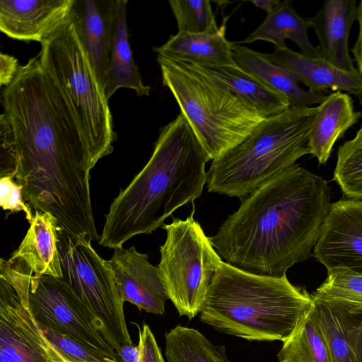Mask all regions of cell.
Returning a JSON list of instances; mask_svg holds the SVG:
<instances>
[{"instance_id": "27", "label": "cell", "mask_w": 362, "mask_h": 362, "mask_svg": "<svg viewBox=\"0 0 362 362\" xmlns=\"http://www.w3.org/2000/svg\"><path fill=\"white\" fill-rule=\"evenodd\" d=\"M279 362H332L313 308L296 332L283 345Z\"/></svg>"}, {"instance_id": "26", "label": "cell", "mask_w": 362, "mask_h": 362, "mask_svg": "<svg viewBox=\"0 0 362 362\" xmlns=\"http://www.w3.org/2000/svg\"><path fill=\"white\" fill-rule=\"evenodd\" d=\"M165 337L168 362H230L224 346L214 344L194 328L179 325Z\"/></svg>"}, {"instance_id": "25", "label": "cell", "mask_w": 362, "mask_h": 362, "mask_svg": "<svg viewBox=\"0 0 362 362\" xmlns=\"http://www.w3.org/2000/svg\"><path fill=\"white\" fill-rule=\"evenodd\" d=\"M127 0H120L119 12L104 90L109 98L120 88L134 90L138 96L149 95L151 88L144 83L133 59L127 26Z\"/></svg>"}, {"instance_id": "33", "label": "cell", "mask_w": 362, "mask_h": 362, "mask_svg": "<svg viewBox=\"0 0 362 362\" xmlns=\"http://www.w3.org/2000/svg\"><path fill=\"white\" fill-rule=\"evenodd\" d=\"M139 344L141 362H165L154 334L149 326L144 324L141 329L139 325Z\"/></svg>"}, {"instance_id": "11", "label": "cell", "mask_w": 362, "mask_h": 362, "mask_svg": "<svg viewBox=\"0 0 362 362\" xmlns=\"http://www.w3.org/2000/svg\"><path fill=\"white\" fill-rule=\"evenodd\" d=\"M0 362H67L43 334L25 292L0 274Z\"/></svg>"}, {"instance_id": "12", "label": "cell", "mask_w": 362, "mask_h": 362, "mask_svg": "<svg viewBox=\"0 0 362 362\" xmlns=\"http://www.w3.org/2000/svg\"><path fill=\"white\" fill-rule=\"evenodd\" d=\"M313 256L327 272L341 269L362 274V200L331 203Z\"/></svg>"}, {"instance_id": "19", "label": "cell", "mask_w": 362, "mask_h": 362, "mask_svg": "<svg viewBox=\"0 0 362 362\" xmlns=\"http://www.w3.org/2000/svg\"><path fill=\"white\" fill-rule=\"evenodd\" d=\"M231 52L237 66L284 96L289 108L312 107L320 104L326 97L325 93L302 89L293 73L272 62L263 53L238 43H233Z\"/></svg>"}, {"instance_id": "10", "label": "cell", "mask_w": 362, "mask_h": 362, "mask_svg": "<svg viewBox=\"0 0 362 362\" xmlns=\"http://www.w3.org/2000/svg\"><path fill=\"white\" fill-rule=\"evenodd\" d=\"M0 274L11 278L20 285L40 325L122 362L98 329L82 301L63 278L35 276L28 267L11 258L1 259Z\"/></svg>"}, {"instance_id": "34", "label": "cell", "mask_w": 362, "mask_h": 362, "mask_svg": "<svg viewBox=\"0 0 362 362\" xmlns=\"http://www.w3.org/2000/svg\"><path fill=\"white\" fill-rule=\"evenodd\" d=\"M0 81L1 86H8L14 78L19 68L16 58L6 54L0 56Z\"/></svg>"}, {"instance_id": "8", "label": "cell", "mask_w": 362, "mask_h": 362, "mask_svg": "<svg viewBox=\"0 0 362 362\" xmlns=\"http://www.w3.org/2000/svg\"><path fill=\"white\" fill-rule=\"evenodd\" d=\"M83 234L59 228V251L62 278L82 301L105 340L118 354L132 345L121 298L107 260L103 259Z\"/></svg>"}, {"instance_id": "38", "label": "cell", "mask_w": 362, "mask_h": 362, "mask_svg": "<svg viewBox=\"0 0 362 362\" xmlns=\"http://www.w3.org/2000/svg\"><path fill=\"white\" fill-rule=\"evenodd\" d=\"M361 125H362V124H361Z\"/></svg>"}, {"instance_id": "5", "label": "cell", "mask_w": 362, "mask_h": 362, "mask_svg": "<svg viewBox=\"0 0 362 362\" xmlns=\"http://www.w3.org/2000/svg\"><path fill=\"white\" fill-rule=\"evenodd\" d=\"M318 107L288 108L267 118L239 144L212 160L209 192L243 199L310 154L308 141Z\"/></svg>"}, {"instance_id": "32", "label": "cell", "mask_w": 362, "mask_h": 362, "mask_svg": "<svg viewBox=\"0 0 362 362\" xmlns=\"http://www.w3.org/2000/svg\"><path fill=\"white\" fill-rule=\"evenodd\" d=\"M0 205L4 210L13 213L23 212L29 223L33 221V214L29 205L25 203L23 187L10 175L0 177Z\"/></svg>"}, {"instance_id": "18", "label": "cell", "mask_w": 362, "mask_h": 362, "mask_svg": "<svg viewBox=\"0 0 362 362\" xmlns=\"http://www.w3.org/2000/svg\"><path fill=\"white\" fill-rule=\"evenodd\" d=\"M355 0H327L313 17L309 18L320 45V57L336 67L357 73L349 49V36L356 21Z\"/></svg>"}, {"instance_id": "37", "label": "cell", "mask_w": 362, "mask_h": 362, "mask_svg": "<svg viewBox=\"0 0 362 362\" xmlns=\"http://www.w3.org/2000/svg\"><path fill=\"white\" fill-rule=\"evenodd\" d=\"M250 2L256 7L266 11L267 14L275 11L281 4V1L279 0H252Z\"/></svg>"}, {"instance_id": "21", "label": "cell", "mask_w": 362, "mask_h": 362, "mask_svg": "<svg viewBox=\"0 0 362 362\" xmlns=\"http://www.w3.org/2000/svg\"><path fill=\"white\" fill-rule=\"evenodd\" d=\"M308 141L310 154L320 164L329 158L334 145L362 116L354 110L351 97L346 93L332 92L317 106Z\"/></svg>"}, {"instance_id": "9", "label": "cell", "mask_w": 362, "mask_h": 362, "mask_svg": "<svg viewBox=\"0 0 362 362\" xmlns=\"http://www.w3.org/2000/svg\"><path fill=\"white\" fill-rule=\"evenodd\" d=\"M175 218L162 228L166 239L160 247L158 264L169 300L180 316L192 319L199 314L209 285L222 259L209 237L194 218Z\"/></svg>"}, {"instance_id": "22", "label": "cell", "mask_w": 362, "mask_h": 362, "mask_svg": "<svg viewBox=\"0 0 362 362\" xmlns=\"http://www.w3.org/2000/svg\"><path fill=\"white\" fill-rule=\"evenodd\" d=\"M190 64L209 79L254 105L267 117L289 108L284 96L236 65Z\"/></svg>"}, {"instance_id": "14", "label": "cell", "mask_w": 362, "mask_h": 362, "mask_svg": "<svg viewBox=\"0 0 362 362\" xmlns=\"http://www.w3.org/2000/svg\"><path fill=\"white\" fill-rule=\"evenodd\" d=\"M120 0H74L69 19L104 88Z\"/></svg>"}, {"instance_id": "15", "label": "cell", "mask_w": 362, "mask_h": 362, "mask_svg": "<svg viewBox=\"0 0 362 362\" xmlns=\"http://www.w3.org/2000/svg\"><path fill=\"white\" fill-rule=\"evenodd\" d=\"M74 0H1L0 30L21 41L43 42L69 19Z\"/></svg>"}, {"instance_id": "3", "label": "cell", "mask_w": 362, "mask_h": 362, "mask_svg": "<svg viewBox=\"0 0 362 362\" xmlns=\"http://www.w3.org/2000/svg\"><path fill=\"white\" fill-rule=\"evenodd\" d=\"M209 160L187 119L179 114L160 129L150 159L112 201L99 245L122 247L134 236L163 226L176 209L201 196Z\"/></svg>"}, {"instance_id": "17", "label": "cell", "mask_w": 362, "mask_h": 362, "mask_svg": "<svg viewBox=\"0 0 362 362\" xmlns=\"http://www.w3.org/2000/svg\"><path fill=\"white\" fill-rule=\"evenodd\" d=\"M263 54L272 62L293 73L308 90L315 93L329 90L345 91L356 96L362 104V76L358 72L341 70L322 57H309L288 47H274L272 53Z\"/></svg>"}, {"instance_id": "13", "label": "cell", "mask_w": 362, "mask_h": 362, "mask_svg": "<svg viewBox=\"0 0 362 362\" xmlns=\"http://www.w3.org/2000/svg\"><path fill=\"white\" fill-rule=\"evenodd\" d=\"M124 302L135 305L139 310L163 315L169 299L158 267L148 260V255L132 246L118 247L107 260Z\"/></svg>"}, {"instance_id": "31", "label": "cell", "mask_w": 362, "mask_h": 362, "mask_svg": "<svg viewBox=\"0 0 362 362\" xmlns=\"http://www.w3.org/2000/svg\"><path fill=\"white\" fill-rule=\"evenodd\" d=\"M39 326L50 343L67 362H119L84 346L65 335L40 325Z\"/></svg>"}, {"instance_id": "7", "label": "cell", "mask_w": 362, "mask_h": 362, "mask_svg": "<svg viewBox=\"0 0 362 362\" xmlns=\"http://www.w3.org/2000/svg\"><path fill=\"white\" fill-rule=\"evenodd\" d=\"M38 57L76 119L93 168L112 152L117 135L104 88L70 19L41 43Z\"/></svg>"}, {"instance_id": "4", "label": "cell", "mask_w": 362, "mask_h": 362, "mask_svg": "<svg viewBox=\"0 0 362 362\" xmlns=\"http://www.w3.org/2000/svg\"><path fill=\"white\" fill-rule=\"evenodd\" d=\"M313 306V295L293 285L286 275L254 274L221 259L199 319L220 332L248 341L284 342Z\"/></svg>"}, {"instance_id": "30", "label": "cell", "mask_w": 362, "mask_h": 362, "mask_svg": "<svg viewBox=\"0 0 362 362\" xmlns=\"http://www.w3.org/2000/svg\"><path fill=\"white\" fill-rule=\"evenodd\" d=\"M313 296L325 300L362 307V274L341 269L327 272L325 281Z\"/></svg>"}, {"instance_id": "24", "label": "cell", "mask_w": 362, "mask_h": 362, "mask_svg": "<svg viewBox=\"0 0 362 362\" xmlns=\"http://www.w3.org/2000/svg\"><path fill=\"white\" fill-rule=\"evenodd\" d=\"M311 28L309 18H303L293 9L291 2L281 1L273 13L267 14L262 24L239 44H250L257 40L272 42L274 47H287L286 40L298 45L300 52L309 57H321L317 47L309 40L308 30Z\"/></svg>"}, {"instance_id": "35", "label": "cell", "mask_w": 362, "mask_h": 362, "mask_svg": "<svg viewBox=\"0 0 362 362\" xmlns=\"http://www.w3.org/2000/svg\"><path fill=\"white\" fill-rule=\"evenodd\" d=\"M356 21L358 23L359 31L351 52L356 63L358 72L362 76V0L357 5Z\"/></svg>"}, {"instance_id": "2", "label": "cell", "mask_w": 362, "mask_h": 362, "mask_svg": "<svg viewBox=\"0 0 362 362\" xmlns=\"http://www.w3.org/2000/svg\"><path fill=\"white\" fill-rule=\"evenodd\" d=\"M330 204L327 181L296 163L242 199L209 240L225 262L283 276L310 256Z\"/></svg>"}, {"instance_id": "29", "label": "cell", "mask_w": 362, "mask_h": 362, "mask_svg": "<svg viewBox=\"0 0 362 362\" xmlns=\"http://www.w3.org/2000/svg\"><path fill=\"white\" fill-rule=\"evenodd\" d=\"M178 32L189 34L215 33L219 30L209 0H170Z\"/></svg>"}, {"instance_id": "6", "label": "cell", "mask_w": 362, "mask_h": 362, "mask_svg": "<svg viewBox=\"0 0 362 362\" xmlns=\"http://www.w3.org/2000/svg\"><path fill=\"white\" fill-rule=\"evenodd\" d=\"M163 86L172 93L210 160L235 147L268 118L189 63L157 54Z\"/></svg>"}, {"instance_id": "20", "label": "cell", "mask_w": 362, "mask_h": 362, "mask_svg": "<svg viewBox=\"0 0 362 362\" xmlns=\"http://www.w3.org/2000/svg\"><path fill=\"white\" fill-rule=\"evenodd\" d=\"M59 228L52 214L35 211L24 238L10 258L28 267L35 276L62 278L59 251Z\"/></svg>"}, {"instance_id": "23", "label": "cell", "mask_w": 362, "mask_h": 362, "mask_svg": "<svg viewBox=\"0 0 362 362\" xmlns=\"http://www.w3.org/2000/svg\"><path fill=\"white\" fill-rule=\"evenodd\" d=\"M232 45L226 37V26L223 24L215 33H177L164 45L153 49L157 54L190 64L235 66Z\"/></svg>"}, {"instance_id": "36", "label": "cell", "mask_w": 362, "mask_h": 362, "mask_svg": "<svg viewBox=\"0 0 362 362\" xmlns=\"http://www.w3.org/2000/svg\"><path fill=\"white\" fill-rule=\"evenodd\" d=\"M118 355L122 362H141L138 346L124 345L121 347Z\"/></svg>"}, {"instance_id": "1", "label": "cell", "mask_w": 362, "mask_h": 362, "mask_svg": "<svg viewBox=\"0 0 362 362\" xmlns=\"http://www.w3.org/2000/svg\"><path fill=\"white\" fill-rule=\"evenodd\" d=\"M1 175L23 187L35 211L61 229L99 240L92 209L88 149L69 105L39 57L19 68L1 93Z\"/></svg>"}, {"instance_id": "28", "label": "cell", "mask_w": 362, "mask_h": 362, "mask_svg": "<svg viewBox=\"0 0 362 362\" xmlns=\"http://www.w3.org/2000/svg\"><path fill=\"white\" fill-rule=\"evenodd\" d=\"M333 180L348 199L362 200V125L339 147Z\"/></svg>"}, {"instance_id": "16", "label": "cell", "mask_w": 362, "mask_h": 362, "mask_svg": "<svg viewBox=\"0 0 362 362\" xmlns=\"http://www.w3.org/2000/svg\"><path fill=\"white\" fill-rule=\"evenodd\" d=\"M313 299V310L331 361L362 362V307Z\"/></svg>"}]
</instances>
